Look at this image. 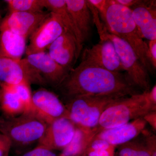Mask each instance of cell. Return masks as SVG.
Here are the masks:
<instances>
[{"mask_svg": "<svg viewBox=\"0 0 156 156\" xmlns=\"http://www.w3.org/2000/svg\"><path fill=\"white\" fill-rule=\"evenodd\" d=\"M57 88L66 100L87 95L130 96L141 93L127 75L112 72L82 60L70 71Z\"/></svg>", "mask_w": 156, "mask_h": 156, "instance_id": "6da1fadb", "label": "cell"}, {"mask_svg": "<svg viewBox=\"0 0 156 156\" xmlns=\"http://www.w3.org/2000/svg\"><path fill=\"white\" fill-rule=\"evenodd\" d=\"M100 15L108 31L128 43L148 73H153L155 70L149 58L147 44L140 35L131 9L115 0H110L105 11Z\"/></svg>", "mask_w": 156, "mask_h": 156, "instance_id": "7a4b0ae2", "label": "cell"}, {"mask_svg": "<svg viewBox=\"0 0 156 156\" xmlns=\"http://www.w3.org/2000/svg\"><path fill=\"white\" fill-rule=\"evenodd\" d=\"M48 124L34 112L12 118L0 117V133L10 140L11 147L20 152L39 141Z\"/></svg>", "mask_w": 156, "mask_h": 156, "instance_id": "3957f363", "label": "cell"}, {"mask_svg": "<svg viewBox=\"0 0 156 156\" xmlns=\"http://www.w3.org/2000/svg\"><path fill=\"white\" fill-rule=\"evenodd\" d=\"M148 92L122 98L108 107L101 115L95 129L97 132L122 126L156 111L149 99Z\"/></svg>", "mask_w": 156, "mask_h": 156, "instance_id": "277c9868", "label": "cell"}, {"mask_svg": "<svg viewBox=\"0 0 156 156\" xmlns=\"http://www.w3.org/2000/svg\"><path fill=\"white\" fill-rule=\"evenodd\" d=\"M126 97L117 94L79 96L66 100L64 105L69 119L76 127L92 129L97 126L101 115L108 107Z\"/></svg>", "mask_w": 156, "mask_h": 156, "instance_id": "5b68a950", "label": "cell"}, {"mask_svg": "<svg viewBox=\"0 0 156 156\" xmlns=\"http://www.w3.org/2000/svg\"><path fill=\"white\" fill-rule=\"evenodd\" d=\"M99 35L100 38L104 36L112 42L123 69L133 85L142 92H149L151 88L148 72L131 46L124 40L109 33L105 25Z\"/></svg>", "mask_w": 156, "mask_h": 156, "instance_id": "8992f818", "label": "cell"}, {"mask_svg": "<svg viewBox=\"0 0 156 156\" xmlns=\"http://www.w3.org/2000/svg\"><path fill=\"white\" fill-rule=\"evenodd\" d=\"M24 83L47 84L25 58L17 60L0 57V84L15 86Z\"/></svg>", "mask_w": 156, "mask_h": 156, "instance_id": "52a82bcc", "label": "cell"}, {"mask_svg": "<svg viewBox=\"0 0 156 156\" xmlns=\"http://www.w3.org/2000/svg\"><path fill=\"white\" fill-rule=\"evenodd\" d=\"M65 30L58 16L50 12L48 18L30 37L29 44L27 47L26 55L46 51Z\"/></svg>", "mask_w": 156, "mask_h": 156, "instance_id": "ba28073f", "label": "cell"}, {"mask_svg": "<svg viewBox=\"0 0 156 156\" xmlns=\"http://www.w3.org/2000/svg\"><path fill=\"white\" fill-rule=\"evenodd\" d=\"M99 43L92 48H87L82 55V61L95 65L115 73L124 71L114 45L106 37H100Z\"/></svg>", "mask_w": 156, "mask_h": 156, "instance_id": "9c48e42d", "label": "cell"}, {"mask_svg": "<svg viewBox=\"0 0 156 156\" xmlns=\"http://www.w3.org/2000/svg\"><path fill=\"white\" fill-rule=\"evenodd\" d=\"M50 12L9 13L0 23V31L9 30L26 39L34 33L50 15Z\"/></svg>", "mask_w": 156, "mask_h": 156, "instance_id": "30bf717a", "label": "cell"}, {"mask_svg": "<svg viewBox=\"0 0 156 156\" xmlns=\"http://www.w3.org/2000/svg\"><path fill=\"white\" fill-rule=\"evenodd\" d=\"M32 102L34 112L48 124L58 119L69 118L65 105L55 93L45 89L32 93Z\"/></svg>", "mask_w": 156, "mask_h": 156, "instance_id": "8fae6325", "label": "cell"}, {"mask_svg": "<svg viewBox=\"0 0 156 156\" xmlns=\"http://www.w3.org/2000/svg\"><path fill=\"white\" fill-rule=\"evenodd\" d=\"M76 129L75 125L69 118L55 120L48 124L38 145L52 151H62L72 139Z\"/></svg>", "mask_w": 156, "mask_h": 156, "instance_id": "7c38bea8", "label": "cell"}, {"mask_svg": "<svg viewBox=\"0 0 156 156\" xmlns=\"http://www.w3.org/2000/svg\"><path fill=\"white\" fill-rule=\"evenodd\" d=\"M25 58L47 84L58 87L69 73L51 58L46 51L27 55Z\"/></svg>", "mask_w": 156, "mask_h": 156, "instance_id": "4fadbf2b", "label": "cell"}, {"mask_svg": "<svg viewBox=\"0 0 156 156\" xmlns=\"http://www.w3.org/2000/svg\"><path fill=\"white\" fill-rule=\"evenodd\" d=\"M156 1H138L131 7L132 17L140 37L156 40Z\"/></svg>", "mask_w": 156, "mask_h": 156, "instance_id": "5bb4252c", "label": "cell"}, {"mask_svg": "<svg viewBox=\"0 0 156 156\" xmlns=\"http://www.w3.org/2000/svg\"><path fill=\"white\" fill-rule=\"evenodd\" d=\"M48 50L50 57L69 72L78 58L76 41L66 30L50 45Z\"/></svg>", "mask_w": 156, "mask_h": 156, "instance_id": "9a60e30c", "label": "cell"}, {"mask_svg": "<svg viewBox=\"0 0 156 156\" xmlns=\"http://www.w3.org/2000/svg\"><path fill=\"white\" fill-rule=\"evenodd\" d=\"M146 125L143 117H141L122 126L102 130L94 138L103 140L117 147L137 137L144 130Z\"/></svg>", "mask_w": 156, "mask_h": 156, "instance_id": "2e32d148", "label": "cell"}, {"mask_svg": "<svg viewBox=\"0 0 156 156\" xmlns=\"http://www.w3.org/2000/svg\"><path fill=\"white\" fill-rule=\"evenodd\" d=\"M65 2L76 28L85 42L90 37L93 20L88 1L65 0Z\"/></svg>", "mask_w": 156, "mask_h": 156, "instance_id": "e0dca14e", "label": "cell"}, {"mask_svg": "<svg viewBox=\"0 0 156 156\" xmlns=\"http://www.w3.org/2000/svg\"><path fill=\"white\" fill-rule=\"evenodd\" d=\"M26 40L11 31H0V57L22 59L26 50Z\"/></svg>", "mask_w": 156, "mask_h": 156, "instance_id": "ac0fdd59", "label": "cell"}, {"mask_svg": "<svg viewBox=\"0 0 156 156\" xmlns=\"http://www.w3.org/2000/svg\"><path fill=\"white\" fill-rule=\"evenodd\" d=\"M44 5L45 8L50 12L54 13L58 16L65 30L76 39L77 44V55L79 57L84 41L70 15L65 0H44Z\"/></svg>", "mask_w": 156, "mask_h": 156, "instance_id": "d6986e66", "label": "cell"}, {"mask_svg": "<svg viewBox=\"0 0 156 156\" xmlns=\"http://www.w3.org/2000/svg\"><path fill=\"white\" fill-rule=\"evenodd\" d=\"M0 110L6 118L17 116L25 112L14 86L0 84Z\"/></svg>", "mask_w": 156, "mask_h": 156, "instance_id": "ffe728a7", "label": "cell"}, {"mask_svg": "<svg viewBox=\"0 0 156 156\" xmlns=\"http://www.w3.org/2000/svg\"><path fill=\"white\" fill-rule=\"evenodd\" d=\"M95 128L76 127L75 132L69 143L62 151L58 156H81L93 138L98 134Z\"/></svg>", "mask_w": 156, "mask_h": 156, "instance_id": "44dd1931", "label": "cell"}, {"mask_svg": "<svg viewBox=\"0 0 156 156\" xmlns=\"http://www.w3.org/2000/svg\"><path fill=\"white\" fill-rule=\"evenodd\" d=\"M118 156H151L152 150L145 139H135L118 146Z\"/></svg>", "mask_w": 156, "mask_h": 156, "instance_id": "7402d4cb", "label": "cell"}, {"mask_svg": "<svg viewBox=\"0 0 156 156\" xmlns=\"http://www.w3.org/2000/svg\"><path fill=\"white\" fill-rule=\"evenodd\" d=\"M9 13L41 12L45 8L44 0H6Z\"/></svg>", "mask_w": 156, "mask_h": 156, "instance_id": "603a6c76", "label": "cell"}, {"mask_svg": "<svg viewBox=\"0 0 156 156\" xmlns=\"http://www.w3.org/2000/svg\"><path fill=\"white\" fill-rule=\"evenodd\" d=\"M116 147L103 140L94 137L81 156H115Z\"/></svg>", "mask_w": 156, "mask_h": 156, "instance_id": "cb8c5ba5", "label": "cell"}, {"mask_svg": "<svg viewBox=\"0 0 156 156\" xmlns=\"http://www.w3.org/2000/svg\"><path fill=\"white\" fill-rule=\"evenodd\" d=\"M30 85L28 83H24L14 86L17 95L25 107V112H34Z\"/></svg>", "mask_w": 156, "mask_h": 156, "instance_id": "d4e9b609", "label": "cell"}, {"mask_svg": "<svg viewBox=\"0 0 156 156\" xmlns=\"http://www.w3.org/2000/svg\"><path fill=\"white\" fill-rule=\"evenodd\" d=\"M20 156H57L53 151L43 146L37 145L36 147L25 152Z\"/></svg>", "mask_w": 156, "mask_h": 156, "instance_id": "484cf974", "label": "cell"}, {"mask_svg": "<svg viewBox=\"0 0 156 156\" xmlns=\"http://www.w3.org/2000/svg\"><path fill=\"white\" fill-rule=\"evenodd\" d=\"M11 148L10 140L5 135L0 133V156H9Z\"/></svg>", "mask_w": 156, "mask_h": 156, "instance_id": "4316f807", "label": "cell"}, {"mask_svg": "<svg viewBox=\"0 0 156 156\" xmlns=\"http://www.w3.org/2000/svg\"><path fill=\"white\" fill-rule=\"evenodd\" d=\"M148 48L149 58L154 69L156 68V40H152L148 41L147 44Z\"/></svg>", "mask_w": 156, "mask_h": 156, "instance_id": "83f0119b", "label": "cell"}, {"mask_svg": "<svg viewBox=\"0 0 156 156\" xmlns=\"http://www.w3.org/2000/svg\"><path fill=\"white\" fill-rule=\"evenodd\" d=\"M88 2L97 10L100 14L106 9L109 3L110 0H89Z\"/></svg>", "mask_w": 156, "mask_h": 156, "instance_id": "f1b7e54d", "label": "cell"}, {"mask_svg": "<svg viewBox=\"0 0 156 156\" xmlns=\"http://www.w3.org/2000/svg\"><path fill=\"white\" fill-rule=\"evenodd\" d=\"M144 119L147 124H149L154 131L156 130V111H152L145 115L143 117Z\"/></svg>", "mask_w": 156, "mask_h": 156, "instance_id": "f546056e", "label": "cell"}, {"mask_svg": "<svg viewBox=\"0 0 156 156\" xmlns=\"http://www.w3.org/2000/svg\"><path fill=\"white\" fill-rule=\"evenodd\" d=\"M149 99L154 105H156V86H154L148 92Z\"/></svg>", "mask_w": 156, "mask_h": 156, "instance_id": "4dcf8cb0", "label": "cell"}, {"mask_svg": "<svg viewBox=\"0 0 156 156\" xmlns=\"http://www.w3.org/2000/svg\"><path fill=\"white\" fill-rule=\"evenodd\" d=\"M117 2L127 8H131L138 2V0H115Z\"/></svg>", "mask_w": 156, "mask_h": 156, "instance_id": "1f68e13d", "label": "cell"}, {"mask_svg": "<svg viewBox=\"0 0 156 156\" xmlns=\"http://www.w3.org/2000/svg\"><path fill=\"white\" fill-rule=\"evenodd\" d=\"M2 15H3V10L0 5V23L2 20Z\"/></svg>", "mask_w": 156, "mask_h": 156, "instance_id": "d6a6232c", "label": "cell"}]
</instances>
